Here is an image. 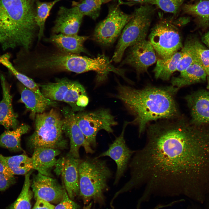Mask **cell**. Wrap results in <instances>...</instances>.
Wrapping results in <instances>:
<instances>
[{"instance_id": "1", "label": "cell", "mask_w": 209, "mask_h": 209, "mask_svg": "<svg viewBox=\"0 0 209 209\" xmlns=\"http://www.w3.org/2000/svg\"><path fill=\"white\" fill-rule=\"evenodd\" d=\"M161 120L147 125L146 143L133 154L125 186L144 188L141 203L153 197L201 201L209 194V125L181 116Z\"/></svg>"}, {"instance_id": "2", "label": "cell", "mask_w": 209, "mask_h": 209, "mask_svg": "<svg viewBox=\"0 0 209 209\" xmlns=\"http://www.w3.org/2000/svg\"><path fill=\"white\" fill-rule=\"evenodd\" d=\"M176 92L171 86L137 89L119 84L116 97L134 116L131 122L138 125L140 137L149 122L181 116L174 97Z\"/></svg>"}, {"instance_id": "3", "label": "cell", "mask_w": 209, "mask_h": 209, "mask_svg": "<svg viewBox=\"0 0 209 209\" xmlns=\"http://www.w3.org/2000/svg\"><path fill=\"white\" fill-rule=\"evenodd\" d=\"M36 0H0V44L3 50L29 51L38 33Z\"/></svg>"}, {"instance_id": "4", "label": "cell", "mask_w": 209, "mask_h": 209, "mask_svg": "<svg viewBox=\"0 0 209 209\" xmlns=\"http://www.w3.org/2000/svg\"><path fill=\"white\" fill-rule=\"evenodd\" d=\"M79 193L84 204L91 201L102 204L104 193L108 189L107 182L112 172L106 161L97 157H87L79 165Z\"/></svg>"}, {"instance_id": "5", "label": "cell", "mask_w": 209, "mask_h": 209, "mask_svg": "<svg viewBox=\"0 0 209 209\" xmlns=\"http://www.w3.org/2000/svg\"><path fill=\"white\" fill-rule=\"evenodd\" d=\"M63 119L55 109L36 115L35 129L27 139L28 149L39 147L56 149L66 148L68 141L63 136Z\"/></svg>"}, {"instance_id": "6", "label": "cell", "mask_w": 209, "mask_h": 209, "mask_svg": "<svg viewBox=\"0 0 209 209\" xmlns=\"http://www.w3.org/2000/svg\"><path fill=\"white\" fill-rule=\"evenodd\" d=\"M143 4L135 9L131 19L123 28L110 60L111 62H120L129 47L145 39L155 8L151 5Z\"/></svg>"}, {"instance_id": "7", "label": "cell", "mask_w": 209, "mask_h": 209, "mask_svg": "<svg viewBox=\"0 0 209 209\" xmlns=\"http://www.w3.org/2000/svg\"><path fill=\"white\" fill-rule=\"evenodd\" d=\"M174 20L164 19L158 21L152 28L149 41L160 58L168 57L182 48V39Z\"/></svg>"}, {"instance_id": "8", "label": "cell", "mask_w": 209, "mask_h": 209, "mask_svg": "<svg viewBox=\"0 0 209 209\" xmlns=\"http://www.w3.org/2000/svg\"><path fill=\"white\" fill-rule=\"evenodd\" d=\"M75 118L87 141L92 148L96 146L97 135L100 131L112 133V127L118 123L114 116L107 109L89 111L83 110L75 113Z\"/></svg>"}, {"instance_id": "9", "label": "cell", "mask_w": 209, "mask_h": 209, "mask_svg": "<svg viewBox=\"0 0 209 209\" xmlns=\"http://www.w3.org/2000/svg\"><path fill=\"white\" fill-rule=\"evenodd\" d=\"M132 17V14L123 12L118 5L111 6L107 17L96 26L93 34L94 39L102 45H111L120 35Z\"/></svg>"}, {"instance_id": "10", "label": "cell", "mask_w": 209, "mask_h": 209, "mask_svg": "<svg viewBox=\"0 0 209 209\" xmlns=\"http://www.w3.org/2000/svg\"><path fill=\"white\" fill-rule=\"evenodd\" d=\"M63 116V131L70 140L69 154L80 158L79 150L82 147L87 153L92 154L94 150L87 141L76 119L75 113L71 107H64L62 110Z\"/></svg>"}, {"instance_id": "11", "label": "cell", "mask_w": 209, "mask_h": 209, "mask_svg": "<svg viewBox=\"0 0 209 209\" xmlns=\"http://www.w3.org/2000/svg\"><path fill=\"white\" fill-rule=\"evenodd\" d=\"M127 49L122 63L133 67L138 74L147 72L148 68L157 61L156 51L149 40H142Z\"/></svg>"}, {"instance_id": "12", "label": "cell", "mask_w": 209, "mask_h": 209, "mask_svg": "<svg viewBox=\"0 0 209 209\" xmlns=\"http://www.w3.org/2000/svg\"><path fill=\"white\" fill-rule=\"evenodd\" d=\"M129 123L127 121L124 122L121 134L109 145L107 150L97 156L99 158L108 156L115 162L117 166V170L114 185L117 184L123 176L129 164L130 160L135 152L128 147L124 139L125 129Z\"/></svg>"}, {"instance_id": "13", "label": "cell", "mask_w": 209, "mask_h": 209, "mask_svg": "<svg viewBox=\"0 0 209 209\" xmlns=\"http://www.w3.org/2000/svg\"><path fill=\"white\" fill-rule=\"evenodd\" d=\"M32 179L30 186L36 200L56 204L61 201L64 191L63 182L61 185L56 179L39 173L34 174Z\"/></svg>"}, {"instance_id": "14", "label": "cell", "mask_w": 209, "mask_h": 209, "mask_svg": "<svg viewBox=\"0 0 209 209\" xmlns=\"http://www.w3.org/2000/svg\"><path fill=\"white\" fill-rule=\"evenodd\" d=\"M46 98L53 101H62L70 106L75 102L78 96L75 81L64 78L57 79L54 82L39 85Z\"/></svg>"}, {"instance_id": "15", "label": "cell", "mask_w": 209, "mask_h": 209, "mask_svg": "<svg viewBox=\"0 0 209 209\" xmlns=\"http://www.w3.org/2000/svg\"><path fill=\"white\" fill-rule=\"evenodd\" d=\"M190 112L192 123L209 125V91L201 89L185 97Z\"/></svg>"}, {"instance_id": "16", "label": "cell", "mask_w": 209, "mask_h": 209, "mask_svg": "<svg viewBox=\"0 0 209 209\" xmlns=\"http://www.w3.org/2000/svg\"><path fill=\"white\" fill-rule=\"evenodd\" d=\"M84 16L75 6L61 7L52 31L53 34L78 35Z\"/></svg>"}, {"instance_id": "17", "label": "cell", "mask_w": 209, "mask_h": 209, "mask_svg": "<svg viewBox=\"0 0 209 209\" xmlns=\"http://www.w3.org/2000/svg\"><path fill=\"white\" fill-rule=\"evenodd\" d=\"M80 160L68 153L64 158L61 174L67 193L72 200L79 194V165Z\"/></svg>"}, {"instance_id": "18", "label": "cell", "mask_w": 209, "mask_h": 209, "mask_svg": "<svg viewBox=\"0 0 209 209\" xmlns=\"http://www.w3.org/2000/svg\"><path fill=\"white\" fill-rule=\"evenodd\" d=\"M87 36L76 35L53 34L44 39L54 45L60 51L66 54L79 55L84 53L88 54L84 44Z\"/></svg>"}, {"instance_id": "19", "label": "cell", "mask_w": 209, "mask_h": 209, "mask_svg": "<svg viewBox=\"0 0 209 209\" xmlns=\"http://www.w3.org/2000/svg\"><path fill=\"white\" fill-rule=\"evenodd\" d=\"M0 79L3 98L0 102V125L3 126L7 130L14 129L19 126L18 116L13 110L10 88L2 74L0 75Z\"/></svg>"}, {"instance_id": "20", "label": "cell", "mask_w": 209, "mask_h": 209, "mask_svg": "<svg viewBox=\"0 0 209 209\" xmlns=\"http://www.w3.org/2000/svg\"><path fill=\"white\" fill-rule=\"evenodd\" d=\"M207 76L206 70L199 59L184 70L180 75L172 78L171 86L178 91L185 86L205 81Z\"/></svg>"}, {"instance_id": "21", "label": "cell", "mask_w": 209, "mask_h": 209, "mask_svg": "<svg viewBox=\"0 0 209 209\" xmlns=\"http://www.w3.org/2000/svg\"><path fill=\"white\" fill-rule=\"evenodd\" d=\"M60 152L59 149L48 147L35 149L31 157L34 169L42 175L51 177V170L56 164V157Z\"/></svg>"}, {"instance_id": "22", "label": "cell", "mask_w": 209, "mask_h": 209, "mask_svg": "<svg viewBox=\"0 0 209 209\" xmlns=\"http://www.w3.org/2000/svg\"><path fill=\"white\" fill-rule=\"evenodd\" d=\"M18 87L21 95L20 100L33 116L44 112L49 107L57 105L56 101L42 98L21 83L19 84Z\"/></svg>"}, {"instance_id": "23", "label": "cell", "mask_w": 209, "mask_h": 209, "mask_svg": "<svg viewBox=\"0 0 209 209\" xmlns=\"http://www.w3.org/2000/svg\"><path fill=\"white\" fill-rule=\"evenodd\" d=\"M0 161L14 175H25L34 170L31 157L25 154L12 156L0 154Z\"/></svg>"}, {"instance_id": "24", "label": "cell", "mask_w": 209, "mask_h": 209, "mask_svg": "<svg viewBox=\"0 0 209 209\" xmlns=\"http://www.w3.org/2000/svg\"><path fill=\"white\" fill-rule=\"evenodd\" d=\"M30 128L28 125L22 124L15 129L5 131L0 136V147L12 152H24L21 145V137Z\"/></svg>"}, {"instance_id": "25", "label": "cell", "mask_w": 209, "mask_h": 209, "mask_svg": "<svg viewBox=\"0 0 209 209\" xmlns=\"http://www.w3.org/2000/svg\"><path fill=\"white\" fill-rule=\"evenodd\" d=\"M181 56L180 51L167 58L157 59L153 70L155 78L163 80H169L176 71Z\"/></svg>"}, {"instance_id": "26", "label": "cell", "mask_w": 209, "mask_h": 209, "mask_svg": "<svg viewBox=\"0 0 209 209\" xmlns=\"http://www.w3.org/2000/svg\"><path fill=\"white\" fill-rule=\"evenodd\" d=\"M183 12L194 17L199 26L209 27V0H200L182 6Z\"/></svg>"}, {"instance_id": "27", "label": "cell", "mask_w": 209, "mask_h": 209, "mask_svg": "<svg viewBox=\"0 0 209 209\" xmlns=\"http://www.w3.org/2000/svg\"><path fill=\"white\" fill-rule=\"evenodd\" d=\"M0 64L7 68L24 86L42 98L48 99L43 95L38 86L32 79L19 72L14 66L10 61V55L9 54L7 53L0 55Z\"/></svg>"}, {"instance_id": "28", "label": "cell", "mask_w": 209, "mask_h": 209, "mask_svg": "<svg viewBox=\"0 0 209 209\" xmlns=\"http://www.w3.org/2000/svg\"><path fill=\"white\" fill-rule=\"evenodd\" d=\"M61 0H54L49 2H42L39 0H36L35 19L39 29L37 35L38 41L44 35L45 22L51 9L56 3Z\"/></svg>"}, {"instance_id": "29", "label": "cell", "mask_w": 209, "mask_h": 209, "mask_svg": "<svg viewBox=\"0 0 209 209\" xmlns=\"http://www.w3.org/2000/svg\"><path fill=\"white\" fill-rule=\"evenodd\" d=\"M31 171L25 175L24 182L21 192L16 200L9 207L8 209H30L31 200L33 193L30 188L31 181Z\"/></svg>"}, {"instance_id": "30", "label": "cell", "mask_w": 209, "mask_h": 209, "mask_svg": "<svg viewBox=\"0 0 209 209\" xmlns=\"http://www.w3.org/2000/svg\"><path fill=\"white\" fill-rule=\"evenodd\" d=\"M103 0H82L81 2L73 1L72 6L76 7L84 16L96 20L99 16Z\"/></svg>"}, {"instance_id": "31", "label": "cell", "mask_w": 209, "mask_h": 209, "mask_svg": "<svg viewBox=\"0 0 209 209\" xmlns=\"http://www.w3.org/2000/svg\"><path fill=\"white\" fill-rule=\"evenodd\" d=\"M181 49V56L176 70L180 72L184 70L199 59L194 51L191 37L186 40Z\"/></svg>"}, {"instance_id": "32", "label": "cell", "mask_w": 209, "mask_h": 209, "mask_svg": "<svg viewBox=\"0 0 209 209\" xmlns=\"http://www.w3.org/2000/svg\"><path fill=\"white\" fill-rule=\"evenodd\" d=\"M184 0H144L138 3L155 5L165 12L176 15Z\"/></svg>"}, {"instance_id": "33", "label": "cell", "mask_w": 209, "mask_h": 209, "mask_svg": "<svg viewBox=\"0 0 209 209\" xmlns=\"http://www.w3.org/2000/svg\"><path fill=\"white\" fill-rule=\"evenodd\" d=\"M191 38L196 54L204 68L208 76L209 74V49L195 38Z\"/></svg>"}, {"instance_id": "34", "label": "cell", "mask_w": 209, "mask_h": 209, "mask_svg": "<svg viewBox=\"0 0 209 209\" xmlns=\"http://www.w3.org/2000/svg\"><path fill=\"white\" fill-rule=\"evenodd\" d=\"M78 205L69 197L64 186L62 198L55 207L54 209H78Z\"/></svg>"}, {"instance_id": "35", "label": "cell", "mask_w": 209, "mask_h": 209, "mask_svg": "<svg viewBox=\"0 0 209 209\" xmlns=\"http://www.w3.org/2000/svg\"><path fill=\"white\" fill-rule=\"evenodd\" d=\"M16 182V180L9 179L0 173V191L6 190Z\"/></svg>"}, {"instance_id": "36", "label": "cell", "mask_w": 209, "mask_h": 209, "mask_svg": "<svg viewBox=\"0 0 209 209\" xmlns=\"http://www.w3.org/2000/svg\"><path fill=\"white\" fill-rule=\"evenodd\" d=\"M32 209H54L55 206L49 202L37 199Z\"/></svg>"}, {"instance_id": "37", "label": "cell", "mask_w": 209, "mask_h": 209, "mask_svg": "<svg viewBox=\"0 0 209 209\" xmlns=\"http://www.w3.org/2000/svg\"><path fill=\"white\" fill-rule=\"evenodd\" d=\"M0 173L3 174L9 179L13 180H16L14 175L0 161Z\"/></svg>"}, {"instance_id": "38", "label": "cell", "mask_w": 209, "mask_h": 209, "mask_svg": "<svg viewBox=\"0 0 209 209\" xmlns=\"http://www.w3.org/2000/svg\"><path fill=\"white\" fill-rule=\"evenodd\" d=\"M202 42L209 48V31L205 33L202 37ZM209 78V74L208 76Z\"/></svg>"}, {"instance_id": "39", "label": "cell", "mask_w": 209, "mask_h": 209, "mask_svg": "<svg viewBox=\"0 0 209 209\" xmlns=\"http://www.w3.org/2000/svg\"><path fill=\"white\" fill-rule=\"evenodd\" d=\"M172 206V204L169 203L167 204H158L152 209H162Z\"/></svg>"}, {"instance_id": "40", "label": "cell", "mask_w": 209, "mask_h": 209, "mask_svg": "<svg viewBox=\"0 0 209 209\" xmlns=\"http://www.w3.org/2000/svg\"><path fill=\"white\" fill-rule=\"evenodd\" d=\"M191 209H209V202L194 207Z\"/></svg>"}, {"instance_id": "41", "label": "cell", "mask_w": 209, "mask_h": 209, "mask_svg": "<svg viewBox=\"0 0 209 209\" xmlns=\"http://www.w3.org/2000/svg\"><path fill=\"white\" fill-rule=\"evenodd\" d=\"M92 202H90L87 205L83 208L82 209H92Z\"/></svg>"}, {"instance_id": "42", "label": "cell", "mask_w": 209, "mask_h": 209, "mask_svg": "<svg viewBox=\"0 0 209 209\" xmlns=\"http://www.w3.org/2000/svg\"><path fill=\"white\" fill-rule=\"evenodd\" d=\"M112 0H103V2H107ZM134 2L135 3H139L140 1H142L144 0H129Z\"/></svg>"}, {"instance_id": "43", "label": "cell", "mask_w": 209, "mask_h": 209, "mask_svg": "<svg viewBox=\"0 0 209 209\" xmlns=\"http://www.w3.org/2000/svg\"><path fill=\"white\" fill-rule=\"evenodd\" d=\"M190 0V1H194L195 0Z\"/></svg>"}, {"instance_id": "44", "label": "cell", "mask_w": 209, "mask_h": 209, "mask_svg": "<svg viewBox=\"0 0 209 209\" xmlns=\"http://www.w3.org/2000/svg\"></svg>"}]
</instances>
